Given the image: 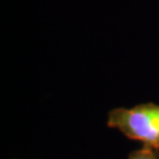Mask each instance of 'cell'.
<instances>
[{
  "label": "cell",
  "instance_id": "2",
  "mask_svg": "<svg viewBox=\"0 0 159 159\" xmlns=\"http://www.w3.org/2000/svg\"><path fill=\"white\" fill-rule=\"evenodd\" d=\"M127 159H159V150L150 146H143L139 150L132 151Z\"/></svg>",
  "mask_w": 159,
  "mask_h": 159
},
{
  "label": "cell",
  "instance_id": "1",
  "mask_svg": "<svg viewBox=\"0 0 159 159\" xmlns=\"http://www.w3.org/2000/svg\"><path fill=\"white\" fill-rule=\"evenodd\" d=\"M107 125L129 139L159 150V105L148 102L131 108H114L108 112Z\"/></svg>",
  "mask_w": 159,
  "mask_h": 159
}]
</instances>
